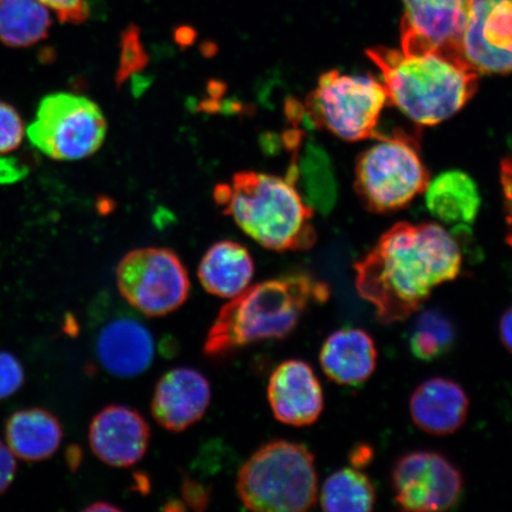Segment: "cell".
<instances>
[{"mask_svg":"<svg viewBox=\"0 0 512 512\" xmlns=\"http://www.w3.org/2000/svg\"><path fill=\"white\" fill-rule=\"evenodd\" d=\"M330 294L328 284L305 272L248 287L222 307L204 342V355L227 357L251 344L284 339L311 305L328 302Z\"/></svg>","mask_w":512,"mask_h":512,"instance_id":"2","label":"cell"},{"mask_svg":"<svg viewBox=\"0 0 512 512\" xmlns=\"http://www.w3.org/2000/svg\"><path fill=\"white\" fill-rule=\"evenodd\" d=\"M17 471L15 454L8 445L0 441V495L4 494L14 482Z\"/></svg>","mask_w":512,"mask_h":512,"instance_id":"31","label":"cell"},{"mask_svg":"<svg viewBox=\"0 0 512 512\" xmlns=\"http://www.w3.org/2000/svg\"><path fill=\"white\" fill-rule=\"evenodd\" d=\"M462 252L437 223H396L356 262L358 294L374 306L382 324L403 322L431 297L435 287L458 278Z\"/></svg>","mask_w":512,"mask_h":512,"instance_id":"1","label":"cell"},{"mask_svg":"<svg viewBox=\"0 0 512 512\" xmlns=\"http://www.w3.org/2000/svg\"><path fill=\"white\" fill-rule=\"evenodd\" d=\"M182 495L190 508L202 511L207 509L210 501L208 486L198 483L197 480L185 477L182 485Z\"/></svg>","mask_w":512,"mask_h":512,"instance_id":"29","label":"cell"},{"mask_svg":"<svg viewBox=\"0 0 512 512\" xmlns=\"http://www.w3.org/2000/svg\"><path fill=\"white\" fill-rule=\"evenodd\" d=\"M115 274L121 297L147 317L169 315L189 297L187 268L168 248L134 249L121 259Z\"/></svg>","mask_w":512,"mask_h":512,"instance_id":"9","label":"cell"},{"mask_svg":"<svg viewBox=\"0 0 512 512\" xmlns=\"http://www.w3.org/2000/svg\"><path fill=\"white\" fill-rule=\"evenodd\" d=\"M402 3L405 15L401 21V50H439L463 57L460 43L470 0H402Z\"/></svg>","mask_w":512,"mask_h":512,"instance_id":"12","label":"cell"},{"mask_svg":"<svg viewBox=\"0 0 512 512\" xmlns=\"http://www.w3.org/2000/svg\"><path fill=\"white\" fill-rule=\"evenodd\" d=\"M357 160L355 189L363 206L373 213L405 208L430 183L416 137L398 131L379 137Z\"/></svg>","mask_w":512,"mask_h":512,"instance_id":"6","label":"cell"},{"mask_svg":"<svg viewBox=\"0 0 512 512\" xmlns=\"http://www.w3.org/2000/svg\"><path fill=\"white\" fill-rule=\"evenodd\" d=\"M388 95L383 83L370 76L348 75L330 70L306 99L313 126L325 128L347 142L379 138L380 123Z\"/></svg>","mask_w":512,"mask_h":512,"instance_id":"7","label":"cell"},{"mask_svg":"<svg viewBox=\"0 0 512 512\" xmlns=\"http://www.w3.org/2000/svg\"><path fill=\"white\" fill-rule=\"evenodd\" d=\"M236 489L248 510H310L318 501L315 456L302 444L273 440L261 446L242 465Z\"/></svg>","mask_w":512,"mask_h":512,"instance_id":"5","label":"cell"},{"mask_svg":"<svg viewBox=\"0 0 512 512\" xmlns=\"http://www.w3.org/2000/svg\"><path fill=\"white\" fill-rule=\"evenodd\" d=\"M501 182L504 195L505 223H507V242L512 247V157L505 158L501 164Z\"/></svg>","mask_w":512,"mask_h":512,"instance_id":"30","label":"cell"},{"mask_svg":"<svg viewBox=\"0 0 512 512\" xmlns=\"http://www.w3.org/2000/svg\"><path fill=\"white\" fill-rule=\"evenodd\" d=\"M82 453L78 446L70 447L67 451V462L69 467H72L73 470L78 469L81 464Z\"/></svg>","mask_w":512,"mask_h":512,"instance_id":"35","label":"cell"},{"mask_svg":"<svg viewBox=\"0 0 512 512\" xmlns=\"http://www.w3.org/2000/svg\"><path fill=\"white\" fill-rule=\"evenodd\" d=\"M319 361L331 381L342 386H360L376 369L375 341L362 329L337 330L326 338Z\"/></svg>","mask_w":512,"mask_h":512,"instance_id":"18","label":"cell"},{"mask_svg":"<svg viewBox=\"0 0 512 512\" xmlns=\"http://www.w3.org/2000/svg\"><path fill=\"white\" fill-rule=\"evenodd\" d=\"M499 336L505 349L512 354V306L504 312L499 322Z\"/></svg>","mask_w":512,"mask_h":512,"instance_id":"34","label":"cell"},{"mask_svg":"<svg viewBox=\"0 0 512 512\" xmlns=\"http://www.w3.org/2000/svg\"><path fill=\"white\" fill-rule=\"evenodd\" d=\"M24 138V124L15 107L0 100V155L21 146Z\"/></svg>","mask_w":512,"mask_h":512,"instance_id":"26","label":"cell"},{"mask_svg":"<svg viewBox=\"0 0 512 512\" xmlns=\"http://www.w3.org/2000/svg\"><path fill=\"white\" fill-rule=\"evenodd\" d=\"M480 203L476 182L463 171L443 172L426 189L427 209L447 224L475 222Z\"/></svg>","mask_w":512,"mask_h":512,"instance_id":"21","label":"cell"},{"mask_svg":"<svg viewBox=\"0 0 512 512\" xmlns=\"http://www.w3.org/2000/svg\"><path fill=\"white\" fill-rule=\"evenodd\" d=\"M275 419L304 427L315 424L324 409L322 384L304 361L288 360L274 369L267 388Z\"/></svg>","mask_w":512,"mask_h":512,"instance_id":"14","label":"cell"},{"mask_svg":"<svg viewBox=\"0 0 512 512\" xmlns=\"http://www.w3.org/2000/svg\"><path fill=\"white\" fill-rule=\"evenodd\" d=\"M27 166L19 163L16 158L0 157V184H11L27 176Z\"/></svg>","mask_w":512,"mask_h":512,"instance_id":"32","label":"cell"},{"mask_svg":"<svg viewBox=\"0 0 512 512\" xmlns=\"http://www.w3.org/2000/svg\"><path fill=\"white\" fill-rule=\"evenodd\" d=\"M121 509L115 507V505L107 502H98L91 505V507L86 508V511H120Z\"/></svg>","mask_w":512,"mask_h":512,"instance_id":"36","label":"cell"},{"mask_svg":"<svg viewBox=\"0 0 512 512\" xmlns=\"http://www.w3.org/2000/svg\"><path fill=\"white\" fill-rule=\"evenodd\" d=\"M409 411L421 431L444 437L456 433L465 424L470 400L457 382L434 377L415 389Z\"/></svg>","mask_w":512,"mask_h":512,"instance_id":"17","label":"cell"},{"mask_svg":"<svg viewBox=\"0 0 512 512\" xmlns=\"http://www.w3.org/2000/svg\"><path fill=\"white\" fill-rule=\"evenodd\" d=\"M214 198L249 238L271 251H306L316 243L312 207L290 178L241 171L217 185Z\"/></svg>","mask_w":512,"mask_h":512,"instance_id":"4","label":"cell"},{"mask_svg":"<svg viewBox=\"0 0 512 512\" xmlns=\"http://www.w3.org/2000/svg\"><path fill=\"white\" fill-rule=\"evenodd\" d=\"M460 51L479 74L512 73V0H470Z\"/></svg>","mask_w":512,"mask_h":512,"instance_id":"11","label":"cell"},{"mask_svg":"<svg viewBox=\"0 0 512 512\" xmlns=\"http://www.w3.org/2000/svg\"><path fill=\"white\" fill-rule=\"evenodd\" d=\"M456 343V328L443 312L421 313L409 337V349L419 361L432 362L444 357Z\"/></svg>","mask_w":512,"mask_h":512,"instance_id":"24","label":"cell"},{"mask_svg":"<svg viewBox=\"0 0 512 512\" xmlns=\"http://www.w3.org/2000/svg\"><path fill=\"white\" fill-rule=\"evenodd\" d=\"M155 352L150 330L130 316L111 320L96 338V355L101 366L124 379L145 373L153 363Z\"/></svg>","mask_w":512,"mask_h":512,"instance_id":"16","label":"cell"},{"mask_svg":"<svg viewBox=\"0 0 512 512\" xmlns=\"http://www.w3.org/2000/svg\"><path fill=\"white\" fill-rule=\"evenodd\" d=\"M107 123L100 107L86 96L47 95L28 127L30 143L54 160H80L94 155L105 142Z\"/></svg>","mask_w":512,"mask_h":512,"instance_id":"8","label":"cell"},{"mask_svg":"<svg viewBox=\"0 0 512 512\" xmlns=\"http://www.w3.org/2000/svg\"><path fill=\"white\" fill-rule=\"evenodd\" d=\"M252 254L239 242L223 240L211 246L198 266V279L213 296L233 299L252 283Z\"/></svg>","mask_w":512,"mask_h":512,"instance_id":"19","label":"cell"},{"mask_svg":"<svg viewBox=\"0 0 512 512\" xmlns=\"http://www.w3.org/2000/svg\"><path fill=\"white\" fill-rule=\"evenodd\" d=\"M211 401L207 377L192 368H176L160 377L151 412L159 426L171 432L187 430L206 414Z\"/></svg>","mask_w":512,"mask_h":512,"instance_id":"15","label":"cell"},{"mask_svg":"<svg viewBox=\"0 0 512 512\" xmlns=\"http://www.w3.org/2000/svg\"><path fill=\"white\" fill-rule=\"evenodd\" d=\"M6 443L25 462H42L59 450L63 430L59 419L42 408L24 409L10 416Z\"/></svg>","mask_w":512,"mask_h":512,"instance_id":"20","label":"cell"},{"mask_svg":"<svg viewBox=\"0 0 512 512\" xmlns=\"http://www.w3.org/2000/svg\"><path fill=\"white\" fill-rule=\"evenodd\" d=\"M376 504V491L368 476L355 467L342 469L325 480L320 505L328 512H368Z\"/></svg>","mask_w":512,"mask_h":512,"instance_id":"23","label":"cell"},{"mask_svg":"<svg viewBox=\"0 0 512 512\" xmlns=\"http://www.w3.org/2000/svg\"><path fill=\"white\" fill-rule=\"evenodd\" d=\"M24 379L21 362L9 352H0V400L17 393L22 388Z\"/></svg>","mask_w":512,"mask_h":512,"instance_id":"27","label":"cell"},{"mask_svg":"<svg viewBox=\"0 0 512 512\" xmlns=\"http://www.w3.org/2000/svg\"><path fill=\"white\" fill-rule=\"evenodd\" d=\"M147 61V56L140 41V32L136 27L127 28L121 37V57L117 74L118 83L124 82L128 76L142 69Z\"/></svg>","mask_w":512,"mask_h":512,"instance_id":"25","label":"cell"},{"mask_svg":"<svg viewBox=\"0 0 512 512\" xmlns=\"http://www.w3.org/2000/svg\"><path fill=\"white\" fill-rule=\"evenodd\" d=\"M350 463L355 469H363L368 466L374 459V451L371 446L360 444L352 448L350 452Z\"/></svg>","mask_w":512,"mask_h":512,"instance_id":"33","label":"cell"},{"mask_svg":"<svg viewBox=\"0 0 512 512\" xmlns=\"http://www.w3.org/2000/svg\"><path fill=\"white\" fill-rule=\"evenodd\" d=\"M51 18L41 0H0V42L27 48L49 34Z\"/></svg>","mask_w":512,"mask_h":512,"instance_id":"22","label":"cell"},{"mask_svg":"<svg viewBox=\"0 0 512 512\" xmlns=\"http://www.w3.org/2000/svg\"><path fill=\"white\" fill-rule=\"evenodd\" d=\"M151 431L144 416L123 405L107 406L89 426V444L102 463L130 467L142 460L150 445Z\"/></svg>","mask_w":512,"mask_h":512,"instance_id":"13","label":"cell"},{"mask_svg":"<svg viewBox=\"0 0 512 512\" xmlns=\"http://www.w3.org/2000/svg\"><path fill=\"white\" fill-rule=\"evenodd\" d=\"M388 101L415 124L433 126L458 113L476 94L479 73L463 57L444 51L370 48Z\"/></svg>","mask_w":512,"mask_h":512,"instance_id":"3","label":"cell"},{"mask_svg":"<svg viewBox=\"0 0 512 512\" xmlns=\"http://www.w3.org/2000/svg\"><path fill=\"white\" fill-rule=\"evenodd\" d=\"M53 10L62 23L80 24L87 21L89 5L87 0H41Z\"/></svg>","mask_w":512,"mask_h":512,"instance_id":"28","label":"cell"},{"mask_svg":"<svg viewBox=\"0 0 512 512\" xmlns=\"http://www.w3.org/2000/svg\"><path fill=\"white\" fill-rule=\"evenodd\" d=\"M392 489L395 503L403 511H446L462 498L464 479L443 454L414 451L396 460Z\"/></svg>","mask_w":512,"mask_h":512,"instance_id":"10","label":"cell"}]
</instances>
